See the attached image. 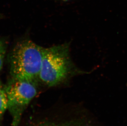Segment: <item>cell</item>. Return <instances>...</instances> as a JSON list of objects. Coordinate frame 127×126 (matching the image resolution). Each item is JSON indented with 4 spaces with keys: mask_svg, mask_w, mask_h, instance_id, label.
<instances>
[{
    "mask_svg": "<svg viewBox=\"0 0 127 126\" xmlns=\"http://www.w3.org/2000/svg\"><path fill=\"white\" fill-rule=\"evenodd\" d=\"M43 48L29 40L17 43L9 56L11 77L36 82L41 69Z\"/></svg>",
    "mask_w": 127,
    "mask_h": 126,
    "instance_id": "2",
    "label": "cell"
},
{
    "mask_svg": "<svg viewBox=\"0 0 127 126\" xmlns=\"http://www.w3.org/2000/svg\"><path fill=\"white\" fill-rule=\"evenodd\" d=\"M5 89L12 125L18 126L23 113L37 94L35 82L11 77Z\"/></svg>",
    "mask_w": 127,
    "mask_h": 126,
    "instance_id": "3",
    "label": "cell"
},
{
    "mask_svg": "<svg viewBox=\"0 0 127 126\" xmlns=\"http://www.w3.org/2000/svg\"><path fill=\"white\" fill-rule=\"evenodd\" d=\"M7 109V98L5 86L0 80V119Z\"/></svg>",
    "mask_w": 127,
    "mask_h": 126,
    "instance_id": "4",
    "label": "cell"
},
{
    "mask_svg": "<svg viewBox=\"0 0 127 126\" xmlns=\"http://www.w3.org/2000/svg\"></svg>",
    "mask_w": 127,
    "mask_h": 126,
    "instance_id": "7",
    "label": "cell"
},
{
    "mask_svg": "<svg viewBox=\"0 0 127 126\" xmlns=\"http://www.w3.org/2000/svg\"><path fill=\"white\" fill-rule=\"evenodd\" d=\"M70 44L43 48L39 79L46 86H57L73 75L88 73L76 67L70 56Z\"/></svg>",
    "mask_w": 127,
    "mask_h": 126,
    "instance_id": "1",
    "label": "cell"
},
{
    "mask_svg": "<svg viewBox=\"0 0 127 126\" xmlns=\"http://www.w3.org/2000/svg\"><path fill=\"white\" fill-rule=\"evenodd\" d=\"M7 43L6 41L0 39V71L2 70L6 55Z\"/></svg>",
    "mask_w": 127,
    "mask_h": 126,
    "instance_id": "5",
    "label": "cell"
},
{
    "mask_svg": "<svg viewBox=\"0 0 127 126\" xmlns=\"http://www.w3.org/2000/svg\"><path fill=\"white\" fill-rule=\"evenodd\" d=\"M2 18V14H0V19H1Z\"/></svg>",
    "mask_w": 127,
    "mask_h": 126,
    "instance_id": "6",
    "label": "cell"
}]
</instances>
